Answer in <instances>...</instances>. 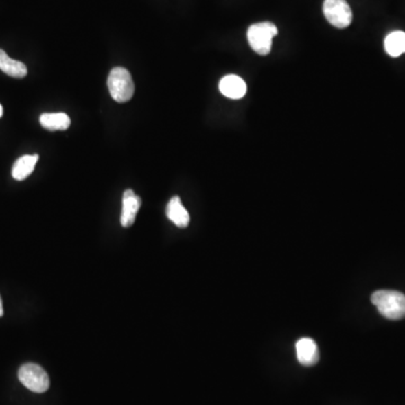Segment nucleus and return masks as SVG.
<instances>
[{
	"label": "nucleus",
	"mask_w": 405,
	"mask_h": 405,
	"mask_svg": "<svg viewBox=\"0 0 405 405\" xmlns=\"http://www.w3.org/2000/svg\"><path fill=\"white\" fill-rule=\"evenodd\" d=\"M0 70L13 78L22 79L27 76L25 65L12 59L3 50H0Z\"/></svg>",
	"instance_id": "9d476101"
},
{
	"label": "nucleus",
	"mask_w": 405,
	"mask_h": 405,
	"mask_svg": "<svg viewBox=\"0 0 405 405\" xmlns=\"http://www.w3.org/2000/svg\"><path fill=\"white\" fill-rule=\"evenodd\" d=\"M40 123L49 131H66L71 121L65 113H45L40 115Z\"/></svg>",
	"instance_id": "9b49d317"
},
{
	"label": "nucleus",
	"mask_w": 405,
	"mask_h": 405,
	"mask_svg": "<svg viewBox=\"0 0 405 405\" xmlns=\"http://www.w3.org/2000/svg\"><path fill=\"white\" fill-rule=\"evenodd\" d=\"M384 47L389 56L396 58L405 54V33L402 31L392 32L387 35Z\"/></svg>",
	"instance_id": "ddd939ff"
},
{
	"label": "nucleus",
	"mask_w": 405,
	"mask_h": 405,
	"mask_svg": "<svg viewBox=\"0 0 405 405\" xmlns=\"http://www.w3.org/2000/svg\"><path fill=\"white\" fill-rule=\"evenodd\" d=\"M278 34V30L270 22L257 23L248 28V42L256 54L267 56L270 54L273 38Z\"/></svg>",
	"instance_id": "7ed1b4c3"
},
{
	"label": "nucleus",
	"mask_w": 405,
	"mask_h": 405,
	"mask_svg": "<svg viewBox=\"0 0 405 405\" xmlns=\"http://www.w3.org/2000/svg\"><path fill=\"white\" fill-rule=\"evenodd\" d=\"M3 106H1V105H0V117H1V116H3Z\"/></svg>",
	"instance_id": "2eb2a0df"
},
{
	"label": "nucleus",
	"mask_w": 405,
	"mask_h": 405,
	"mask_svg": "<svg viewBox=\"0 0 405 405\" xmlns=\"http://www.w3.org/2000/svg\"><path fill=\"white\" fill-rule=\"evenodd\" d=\"M3 315V301H1V297H0V318Z\"/></svg>",
	"instance_id": "4468645a"
},
{
	"label": "nucleus",
	"mask_w": 405,
	"mask_h": 405,
	"mask_svg": "<svg viewBox=\"0 0 405 405\" xmlns=\"http://www.w3.org/2000/svg\"><path fill=\"white\" fill-rule=\"evenodd\" d=\"M141 204L142 200L140 197L135 195L133 190H125L123 194V207H121V227L128 228L132 224H135V218L140 209Z\"/></svg>",
	"instance_id": "423d86ee"
},
{
	"label": "nucleus",
	"mask_w": 405,
	"mask_h": 405,
	"mask_svg": "<svg viewBox=\"0 0 405 405\" xmlns=\"http://www.w3.org/2000/svg\"><path fill=\"white\" fill-rule=\"evenodd\" d=\"M107 84L111 96L117 103H126L135 95V82L131 73L121 67L112 69Z\"/></svg>",
	"instance_id": "f03ea898"
},
{
	"label": "nucleus",
	"mask_w": 405,
	"mask_h": 405,
	"mask_svg": "<svg viewBox=\"0 0 405 405\" xmlns=\"http://www.w3.org/2000/svg\"><path fill=\"white\" fill-rule=\"evenodd\" d=\"M297 355L299 362L306 366V367H311L318 364L319 355L318 345L315 343L314 340L310 339V338H302L297 343Z\"/></svg>",
	"instance_id": "0eeeda50"
},
{
	"label": "nucleus",
	"mask_w": 405,
	"mask_h": 405,
	"mask_svg": "<svg viewBox=\"0 0 405 405\" xmlns=\"http://www.w3.org/2000/svg\"><path fill=\"white\" fill-rule=\"evenodd\" d=\"M19 378L21 383L34 393L47 392L50 387V378L47 371L36 364H25L19 368Z\"/></svg>",
	"instance_id": "20e7f679"
},
{
	"label": "nucleus",
	"mask_w": 405,
	"mask_h": 405,
	"mask_svg": "<svg viewBox=\"0 0 405 405\" xmlns=\"http://www.w3.org/2000/svg\"><path fill=\"white\" fill-rule=\"evenodd\" d=\"M220 91L231 100H240L246 94V84L239 76H225L220 81Z\"/></svg>",
	"instance_id": "6e6552de"
},
{
	"label": "nucleus",
	"mask_w": 405,
	"mask_h": 405,
	"mask_svg": "<svg viewBox=\"0 0 405 405\" xmlns=\"http://www.w3.org/2000/svg\"><path fill=\"white\" fill-rule=\"evenodd\" d=\"M165 213L169 220L177 225L178 228H187L190 222L189 213L181 202V197L174 196L169 200Z\"/></svg>",
	"instance_id": "1a4fd4ad"
},
{
	"label": "nucleus",
	"mask_w": 405,
	"mask_h": 405,
	"mask_svg": "<svg viewBox=\"0 0 405 405\" xmlns=\"http://www.w3.org/2000/svg\"><path fill=\"white\" fill-rule=\"evenodd\" d=\"M38 161V154L21 157L13 165L12 176H13L14 179H16V181H24V179H26L34 170Z\"/></svg>",
	"instance_id": "f8f14e48"
},
{
	"label": "nucleus",
	"mask_w": 405,
	"mask_h": 405,
	"mask_svg": "<svg viewBox=\"0 0 405 405\" xmlns=\"http://www.w3.org/2000/svg\"><path fill=\"white\" fill-rule=\"evenodd\" d=\"M371 302L386 319L401 320L405 318V295L401 292L378 290L371 295Z\"/></svg>",
	"instance_id": "f257e3e1"
},
{
	"label": "nucleus",
	"mask_w": 405,
	"mask_h": 405,
	"mask_svg": "<svg viewBox=\"0 0 405 405\" xmlns=\"http://www.w3.org/2000/svg\"><path fill=\"white\" fill-rule=\"evenodd\" d=\"M323 14L334 27L346 28L352 22L351 8L346 0H324Z\"/></svg>",
	"instance_id": "39448f33"
}]
</instances>
